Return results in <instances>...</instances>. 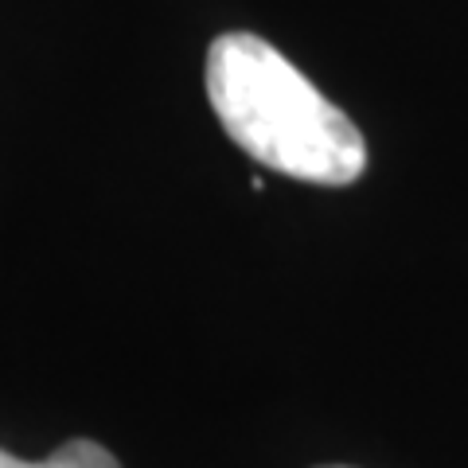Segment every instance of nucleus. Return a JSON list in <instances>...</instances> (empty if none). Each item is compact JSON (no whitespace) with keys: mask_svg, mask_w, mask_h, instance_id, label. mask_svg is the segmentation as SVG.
I'll list each match as a JSON object with an SVG mask.
<instances>
[{"mask_svg":"<svg viewBox=\"0 0 468 468\" xmlns=\"http://www.w3.org/2000/svg\"><path fill=\"white\" fill-rule=\"evenodd\" d=\"M207 98L227 137L289 180L347 187L367 168L356 122L261 36L227 32L211 43Z\"/></svg>","mask_w":468,"mask_h":468,"instance_id":"nucleus-1","label":"nucleus"},{"mask_svg":"<svg viewBox=\"0 0 468 468\" xmlns=\"http://www.w3.org/2000/svg\"><path fill=\"white\" fill-rule=\"evenodd\" d=\"M0 468H122L113 461L110 449H101L98 441H86V437H75L67 441L58 452H51L48 461H20L12 452L0 449Z\"/></svg>","mask_w":468,"mask_h":468,"instance_id":"nucleus-2","label":"nucleus"},{"mask_svg":"<svg viewBox=\"0 0 468 468\" xmlns=\"http://www.w3.org/2000/svg\"><path fill=\"white\" fill-rule=\"evenodd\" d=\"M324 468H344V464H324Z\"/></svg>","mask_w":468,"mask_h":468,"instance_id":"nucleus-3","label":"nucleus"}]
</instances>
